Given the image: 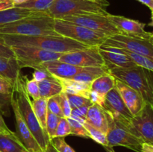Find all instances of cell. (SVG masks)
I'll list each match as a JSON object with an SVG mask.
<instances>
[{
    "instance_id": "6da1fadb",
    "label": "cell",
    "mask_w": 153,
    "mask_h": 152,
    "mask_svg": "<svg viewBox=\"0 0 153 152\" xmlns=\"http://www.w3.org/2000/svg\"><path fill=\"white\" fill-rule=\"evenodd\" d=\"M0 37L9 46H34L49 52L63 54L86 49L90 46L63 36L0 34Z\"/></svg>"
},
{
    "instance_id": "7a4b0ae2",
    "label": "cell",
    "mask_w": 153,
    "mask_h": 152,
    "mask_svg": "<svg viewBox=\"0 0 153 152\" xmlns=\"http://www.w3.org/2000/svg\"><path fill=\"white\" fill-rule=\"evenodd\" d=\"M55 18L46 13H33L0 28V34L20 36H61L54 30Z\"/></svg>"
},
{
    "instance_id": "3957f363",
    "label": "cell",
    "mask_w": 153,
    "mask_h": 152,
    "mask_svg": "<svg viewBox=\"0 0 153 152\" xmlns=\"http://www.w3.org/2000/svg\"><path fill=\"white\" fill-rule=\"evenodd\" d=\"M13 95L17 103L18 108L22 119L40 146L43 152H44L47 145L50 142V139L40 126L36 117L31 101L25 89V79L21 75L13 84Z\"/></svg>"
},
{
    "instance_id": "277c9868",
    "label": "cell",
    "mask_w": 153,
    "mask_h": 152,
    "mask_svg": "<svg viewBox=\"0 0 153 152\" xmlns=\"http://www.w3.org/2000/svg\"><path fill=\"white\" fill-rule=\"evenodd\" d=\"M116 79L139 92L146 104L153 107V72L138 66L114 68L109 70Z\"/></svg>"
},
{
    "instance_id": "5b68a950",
    "label": "cell",
    "mask_w": 153,
    "mask_h": 152,
    "mask_svg": "<svg viewBox=\"0 0 153 152\" xmlns=\"http://www.w3.org/2000/svg\"><path fill=\"white\" fill-rule=\"evenodd\" d=\"M109 3L105 1H95L91 0H55L48 14L55 19H60L65 16L82 14L108 15L106 7Z\"/></svg>"
},
{
    "instance_id": "8992f818",
    "label": "cell",
    "mask_w": 153,
    "mask_h": 152,
    "mask_svg": "<svg viewBox=\"0 0 153 152\" xmlns=\"http://www.w3.org/2000/svg\"><path fill=\"white\" fill-rule=\"evenodd\" d=\"M105 112L108 119V130L106 133L108 147L123 146L137 152H141L142 143L144 142L135 136L130 122H126L118 120L114 118L108 112Z\"/></svg>"
},
{
    "instance_id": "52a82bcc",
    "label": "cell",
    "mask_w": 153,
    "mask_h": 152,
    "mask_svg": "<svg viewBox=\"0 0 153 152\" xmlns=\"http://www.w3.org/2000/svg\"><path fill=\"white\" fill-rule=\"evenodd\" d=\"M54 30L59 35L90 46H101L108 38L105 34L59 19H55Z\"/></svg>"
},
{
    "instance_id": "ba28073f",
    "label": "cell",
    "mask_w": 153,
    "mask_h": 152,
    "mask_svg": "<svg viewBox=\"0 0 153 152\" xmlns=\"http://www.w3.org/2000/svg\"><path fill=\"white\" fill-rule=\"evenodd\" d=\"M15 54L19 67H29L34 69H43L41 64L46 61H55L63 53L49 52L34 46H10Z\"/></svg>"
},
{
    "instance_id": "9c48e42d",
    "label": "cell",
    "mask_w": 153,
    "mask_h": 152,
    "mask_svg": "<svg viewBox=\"0 0 153 152\" xmlns=\"http://www.w3.org/2000/svg\"><path fill=\"white\" fill-rule=\"evenodd\" d=\"M107 16L108 15L91 13L65 16L59 19L85 27L92 31L105 34L108 37L116 34H121L120 31L110 22Z\"/></svg>"
},
{
    "instance_id": "30bf717a",
    "label": "cell",
    "mask_w": 153,
    "mask_h": 152,
    "mask_svg": "<svg viewBox=\"0 0 153 152\" xmlns=\"http://www.w3.org/2000/svg\"><path fill=\"white\" fill-rule=\"evenodd\" d=\"M102 46L126 49L153 60V44L147 39L116 34L108 37Z\"/></svg>"
},
{
    "instance_id": "8fae6325",
    "label": "cell",
    "mask_w": 153,
    "mask_h": 152,
    "mask_svg": "<svg viewBox=\"0 0 153 152\" xmlns=\"http://www.w3.org/2000/svg\"><path fill=\"white\" fill-rule=\"evenodd\" d=\"M58 61L79 67L105 66L100 55V46H89L86 49L67 52L63 54Z\"/></svg>"
},
{
    "instance_id": "7c38bea8",
    "label": "cell",
    "mask_w": 153,
    "mask_h": 152,
    "mask_svg": "<svg viewBox=\"0 0 153 152\" xmlns=\"http://www.w3.org/2000/svg\"><path fill=\"white\" fill-rule=\"evenodd\" d=\"M135 136L144 142L153 145V107L146 104L143 110L130 121Z\"/></svg>"
},
{
    "instance_id": "4fadbf2b",
    "label": "cell",
    "mask_w": 153,
    "mask_h": 152,
    "mask_svg": "<svg viewBox=\"0 0 153 152\" xmlns=\"http://www.w3.org/2000/svg\"><path fill=\"white\" fill-rule=\"evenodd\" d=\"M10 106L13 110L15 116V121H16V133L15 134L17 136L19 139L25 146L28 151L43 152L40 146L36 141L35 138L32 135L31 131L22 119L19 113V108H18L17 103L13 94H12L11 100H10Z\"/></svg>"
},
{
    "instance_id": "5bb4252c",
    "label": "cell",
    "mask_w": 153,
    "mask_h": 152,
    "mask_svg": "<svg viewBox=\"0 0 153 152\" xmlns=\"http://www.w3.org/2000/svg\"><path fill=\"white\" fill-rule=\"evenodd\" d=\"M107 16L110 22L120 31L123 35L149 40L151 32L145 31L146 25L144 23L134 19H128L125 16L112 15L110 13H108Z\"/></svg>"
},
{
    "instance_id": "9a60e30c",
    "label": "cell",
    "mask_w": 153,
    "mask_h": 152,
    "mask_svg": "<svg viewBox=\"0 0 153 152\" xmlns=\"http://www.w3.org/2000/svg\"><path fill=\"white\" fill-rule=\"evenodd\" d=\"M102 107L114 118L122 122H129L133 117L116 87L106 95Z\"/></svg>"
},
{
    "instance_id": "2e32d148",
    "label": "cell",
    "mask_w": 153,
    "mask_h": 152,
    "mask_svg": "<svg viewBox=\"0 0 153 152\" xmlns=\"http://www.w3.org/2000/svg\"><path fill=\"white\" fill-rule=\"evenodd\" d=\"M116 78L109 73L97 77L91 84L90 100L102 107L106 95L115 87Z\"/></svg>"
},
{
    "instance_id": "e0dca14e",
    "label": "cell",
    "mask_w": 153,
    "mask_h": 152,
    "mask_svg": "<svg viewBox=\"0 0 153 152\" xmlns=\"http://www.w3.org/2000/svg\"><path fill=\"white\" fill-rule=\"evenodd\" d=\"M115 87L133 116L143 110L146 103L137 91L118 79H116Z\"/></svg>"
},
{
    "instance_id": "ac0fdd59",
    "label": "cell",
    "mask_w": 153,
    "mask_h": 152,
    "mask_svg": "<svg viewBox=\"0 0 153 152\" xmlns=\"http://www.w3.org/2000/svg\"><path fill=\"white\" fill-rule=\"evenodd\" d=\"M100 55L104 60L105 65L108 69L114 68H129L136 64L126 55L123 54L117 48L100 46Z\"/></svg>"
},
{
    "instance_id": "d6986e66",
    "label": "cell",
    "mask_w": 153,
    "mask_h": 152,
    "mask_svg": "<svg viewBox=\"0 0 153 152\" xmlns=\"http://www.w3.org/2000/svg\"><path fill=\"white\" fill-rule=\"evenodd\" d=\"M52 76L57 78L71 79L73 76L82 71L84 67L76 66L72 64L61 62L58 60L46 61L41 64Z\"/></svg>"
},
{
    "instance_id": "ffe728a7",
    "label": "cell",
    "mask_w": 153,
    "mask_h": 152,
    "mask_svg": "<svg viewBox=\"0 0 153 152\" xmlns=\"http://www.w3.org/2000/svg\"><path fill=\"white\" fill-rule=\"evenodd\" d=\"M85 122L106 134L108 130V119L106 112L101 106L93 104L88 109Z\"/></svg>"
},
{
    "instance_id": "44dd1931",
    "label": "cell",
    "mask_w": 153,
    "mask_h": 152,
    "mask_svg": "<svg viewBox=\"0 0 153 152\" xmlns=\"http://www.w3.org/2000/svg\"><path fill=\"white\" fill-rule=\"evenodd\" d=\"M20 69L16 58L0 57V77L14 83L20 75Z\"/></svg>"
},
{
    "instance_id": "7402d4cb",
    "label": "cell",
    "mask_w": 153,
    "mask_h": 152,
    "mask_svg": "<svg viewBox=\"0 0 153 152\" xmlns=\"http://www.w3.org/2000/svg\"><path fill=\"white\" fill-rule=\"evenodd\" d=\"M0 151L25 152L28 151L14 132L0 133Z\"/></svg>"
},
{
    "instance_id": "603a6c76",
    "label": "cell",
    "mask_w": 153,
    "mask_h": 152,
    "mask_svg": "<svg viewBox=\"0 0 153 152\" xmlns=\"http://www.w3.org/2000/svg\"><path fill=\"white\" fill-rule=\"evenodd\" d=\"M63 87V92L71 95H78L90 99L91 83H83L73 79L58 78Z\"/></svg>"
},
{
    "instance_id": "cb8c5ba5",
    "label": "cell",
    "mask_w": 153,
    "mask_h": 152,
    "mask_svg": "<svg viewBox=\"0 0 153 152\" xmlns=\"http://www.w3.org/2000/svg\"><path fill=\"white\" fill-rule=\"evenodd\" d=\"M38 86L40 97L47 99L52 96L59 95L63 92L62 85L60 80L52 75L38 82Z\"/></svg>"
},
{
    "instance_id": "d4e9b609",
    "label": "cell",
    "mask_w": 153,
    "mask_h": 152,
    "mask_svg": "<svg viewBox=\"0 0 153 152\" xmlns=\"http://www.w3.org/2000/svg\"><path fill=\"white\" fill-rule=\"evenodd\" d=\"M109 72H110V71L106 66L84 67L82 71L79 72L75 76H73L71 79L79 82H83V83H91L97 77Z\"/></svg>"
},
{
    "instance_id": "484cf974",
    "label": "cell",
    "mask_w": 153,
    "mask_h": 152,
    "mask_svg": "<svg viewBox=\"0 0 153 152\" xmlns=\"http://www.w3.org/2000/svg\"><path fill=\"white\" fill-rule=\"evenodd\" d=\"M35 13H38V12H33L27 9L19 8L16 7L1 10L0 11V28L6 24L19 20Z\"/></svg>"
},
{
    "instance_id": "4316f807",
    "label": "cell",
    "mask_w": 153,
    "mask_h": 152,
    "mask_svg": "<svg viewBox=\"0 0 153 152\" xmlns=\"http://www.w3.org/2000/svg\"><path fill=\"white\" fill-rule=\"evenodd\" d=\"M47 101V98H41V97L31 101L33 110L35 113L36 117H37L40 126L42 127L46 134H47L46 133V118H47L48 113Z\"/></svg>"
},
{
    "instance_id": "83f0119b",
    "label": "cell",
    "mask_w": 153,
    "mask_h": 152,
    "mask_svg": "<svg viewBox=\"0 0 153 152\" xmlns=\"http://www.w3.org/2000/svg\"><path fill=\"white\" fill-rule=\"evenodd\" d=\"M55 0H27L15 7L24 8L33 12H41L48 14V10Z\"/></svg>"
},
{
    "instance_id": "f1b7e54d",
    "label": "cell",
    "mask_w": 153,
    "mask_h": 152,
    "mask_svg": "<svg viewBox=\"0 0 153 152\" xmlns=\"http://www.w3.org/2000/svg\"><path fill=\"white\" fill-rule=\"evenodd\" d=\"M119 50L123 54L128 56L137 66L153 72V60L147 58V57L142 56V55H137V54L134 53V52L127 51L126 49H119Z\"/></svg>"
},
{
    "instance_id": "f546056e",
    "label": "cell",
    "mask_w": 153,
    "mask_h": 152,
    "mask_svg": "<svg viewBox=\"0 0 153 152\" xmlns=\"http://www.w3.org/2000/svg\"><path fill=\"white\" fill-rule=\"evenodd\" d=\"M83 125L89 134L90 138L92 139L93 140L97 142L99 144L102 145L105 147H108L107 137H106V134L105 133H103L102 131L97 129V128H94L90 124L87 123L86 122H85Z\"/></svg>"
},
{
    "instance_id": "4dcf8cb0",
    "label": "cell",
    "mask_w": 153,
    "mask_h": 152,
    "mask_svg": "<svg viewBox=\"0 0 153 152\" xmlns=\"http://www.w3.org/2000/svg\"><path fill=\"white\" fill-rule=\"evenodd\" d=\"M61 118L60 116L48 111L47 118H46V133L50 140L55 138V131L61 120Z\"/></svg>"
},
{
    "instance_id": "1f68e13d",
    "label": "cell",
    "mask_w": 153,
    "mask_h": 152,
    "mask_svg": "<svg viewBox=\"0 0 153 152\" xmlns=\"http://www.w3.org/2000/svg\"><path fill=\"white\" fill-rule=\"evenodd\" d=\"M67 120L70 125L72 135H76L77 137H83V138H90L89 134L87 131L83 124L71 117L67 118Z\"/></svg>"
},
{
    "instance_id": "d6a6232c",
    "label": "cell",
    "mask_w": 153,
    "mask_h": 152,
    "mask_svg": "<svg viewBox=\"0 0 153 152\" xmlns=\"http://www.w3.org/2000/svg\"><path fill=\"white\" fill-rule=\"evenodd\" d=\"M24 79H25V89L29 97H31L32 100H36L40 98L38 82L33 78L28 80L26 77H24Z\"/></svg>"
},
{
    "instance_id": "836d02e7",
    "label": "cell",
    "mask_w": 153,
    "mask_h": 152,
    "mask_svg": "<svg viewBox=\"0 0 153 152\" xmlns=\"http://www.w3.org/2000/svg\"><path fill=\"white\" fill-rule=\"evenodd\" d=\"M67 95L72 110L77 108V107H82V106H91L94 104L90 99L85 98L83 96H81V95H71V94H67Z\"/></svg>"
},
{
    "instance_id": "e575fe53",
    "label": "cell",
    "mask_w": 153,
    "mask_h": 152,
    "mask_svg": "<svg viewBox=\"0 0 153 152\" xmlns=\"http://www.w3.org/2000/svg\"><path fill=\"white\" fill-rule=\"evenodd\" d=\"M71 134V128L67 118L61 117L56 131H55V138L56 137H65Z\"/></svg>"
},
{
    "instance_id": "d590c367",
    "label": "cell",
    "mask_w": 153,
    "mask_h": 152,
    "mask_svg": "<svg viewBox=\"0 0 153 152\" xmlns=\"http://www.w3.org/2000/svg\"><path fill=\"white\" fill-rule=\"evenodd\" d=\"M47 107L48 111L51 112L52 113L60 116V117H64L62 111H61V106H60L59 95H55V96L48 98Z\"/></svg>"
},
{
    "instance_id": "8d00e7d4",
    "label": "cell",
    "mask_w": 153,
    "mask_h": 152,
    "mask_svg": "<svg viewBox=\"0 0 153 152\" xmlns=\"http://www.w3.org/2000/svg\"><path fill=\"white\" fill-rule=\"evenodd\" d=\"M50 142L58 152H76L71 146L67 144L64 137L54 138L50 140Z\"/></svg>"
},
{
    "instance_id": "74e56055",
    "label": "cell",
    "mask_w": 153,
    "mask_h": 152,
    "mask_svg": "<svg viewBox=\"0 0 153 152\" xmlns=\"http://www.w3.org/2000/svg\"><path fill=\"white\" fill-rule=\"evenodd\" d=\"M91 106L85 105L82 106V107H77L72 110L71 116L70 117L73 119H76L78 122H81L82 124H84L85 122V119H86L87 113H88V109Z\"/></svg>"
},
{
    "instance_id": "f35d334b",
    "label": "cell",
    "mask_w": 153,
    "mask_h": 152,
    "mask_svg": "<svg viewBox=\"0 0 153 152\" xmlns=\"http://www.w3.org/2000/svg\"><path fill=\"white\" fill-rule=\"evenodd\" d=\"M60 98V106H61V111H62L63 116L65 118H69L71 116L72 108L70 107V102H69L67 95L65 92H62L59 94Z\"/></svg>"
},
{
    "instance_id": "ab89813d",
    "label": "cell",
    "mask_w": 153,
    "mask_h": 152,
    "mask_svg": "<svg viewBox=\"0 0 153 152\" xmlns=\"http://www.w3.org/2000/svg\"><path fill=\"white\" fill-rule=\"evenodd\" d=\"M13 84L10 80L0 77V93L12 95L13 92Z\"/></svg>"
},
{
    "instance_id": "60d3db41",
    "label": "cell",
    "mask_w": 153,
    "mask_h": 152,
    "mask_svg": "<svg viewBox=\"0 0 153 152\" xmlns=\"http://www.w3.org/2000/svg\"><path fill=\"white\" fill-rule=\"evenodd\" d=\"M12 95H7L0 93V113L4 115L9 114L10 100Z\"/></svg>"
},
{
    "instance_id": "b9f144b4",
    "label": "cell",
    "mask_w": 153,
    "mask_h": 152,
    "mask_svg": "<svg viewBox=\"0 0 153 152\" xmlns=\"http://www.w3.org/2000/svg\"><path fill=\"white\" fill-rule=\"evenodd\" d=\"M0 57L4 58H16L13 49L10 46L5 44L4 40L0 37Z\"/></svg>"
},
{
    "instance_id": "7bdbcfd3",
    "label": "cell",
    "mask_w": 153,
    "mask_h": 152,
    "mask_svg": "<svg viewBox=\"0 0 153 152\" xmlns=\"http://www.w3.org/2000/svg\"><path fill=\"white\" fill-rule=\"evenodd\" d=\"M35 71L33 72V79L36 80L37 82H40L42 80H45L46 78H47L48 77L51 76L52 75L46 69H34Z\"/></svg>"
},
{
    "instance_id": "ee69618b",
    "label": "cell",
    "mask_w": 153,
    "mask_h": 152,
    "mask_svg": "<svg viewBox=\"0 0 153 152\" xmlns=\"http://www.w3.org/2000/svg\"><path fill=\"white\" fill-rule=\"evenodd\" d=\"M14 7L15 4L12 0H0V11Z\"/></svg>"
},
{
    "instance_id": "f6af8a7d",
    "label": "cell",
    "mask_w": 153,
    "mask_h": 152,
    "mask_svg": "<svg viewBox=\"0 0 153 152\" xmlns=\"http://www.w3.org/2000/svg\"><path fill=\"white\" fill-rule=\"evenodd\" d=\"M10 131H11L7 128L5 122H4V119H3L2 116H1V113H0V133H9L10 132Z\"/></svg>"
},
{
    "instance_id": "bcb514c9",
    "label": "cell",
    "mask_w": 153,
    "mask_h": 152,
    "mask_svg": "<svg viewBox=\"0 0 153 152\" xmlns=\"http://www.w3.org/2000/svg\"><path fill=\"white\" fill-rule=\"evenodd\" d=\"M141 152H153V145L148 142H143L141 145Z\"/></svg>"
},
{
    "instance_id": "7dc6e473",
    "label": "cell",
    "mask_w": 153,
    "mask_h": 152,
    "mask_svg": "<svg viewBox=\"0 0 153 152\" xmlns=\"http://www.w3.org/2000/svg\"><path fill=\"white\" fill-rule=\"evenodd\" d=\"M137 1L147 6L151 10H153V0H137Z\"/></svg>"
},
{
    "instance_id": "c3c4849f",
    "label": "cell",
    "mask_w": 153,
    "mask_h": 152,
    "mask_svg": "<svg viewBox=\"0 0 153 152\" xmlns=\"http://www.w3.org/2000/svg\"><path fill=\"white\" fill-rule=\"evenodd\" d=\"M44 152H58V151H57L56 149L53 147V145L51 144V142H49V144L47 145V146H46V151H45Z\"/></svg>"
},
{
    "instance_id": "681fc988",
    "label": "cell",
    "mask_w": 153,
    "mask_h": 152,
    "mask_svg": "<svg viewBox=\"0 0 153 152\" xmlns=\"http://www.w3.org/2000/svg\"><path fill=\"white\" fill-rule=\"evenodd\" d=\"M12 1H13V3H14L15 6H16V5H17V4H21V3L25 2V1H26L27 0H12Z\"/></svg>"
},
{
    "instance_id": "f907efd6",
    "label": "cell",
    "mask_w": 153,
    "mask_h": 152,
    "mask_svg": "<svg viewBox=\"0 0 153 152\" xmlns=\"http://www.w3.org/2000/svg\"><path fill=\"white\" fill-rule=\"evenodd\" d=\"M151 19H152V22L149 24L150 26H153V10H151Z\"/></svg>"
},
{
    "instance_id": "816d5d0a",
    "label": "cell",
    "mask_w": 153,
    "mask_h": 152,
    "mask_svg": "<svg viewBox=\"0 0 153 152\" xmlns=\"http://www.w3.org/2000/svg\"><path fill=\"white\" fill-rule=\"evenodd\" d=\"M106 150L108 151V152H115L112 149V148H108V147H105Z\"/></svg>"
},
{
    "instance_id": "f5cc1de1",
    "label": "cell",
    "mask_w": 153,
    "mask_h": 152,
    "mask_svg": "<svg viewBox=\"0 0 153 152\" xmlns=\"http://www.w3.org/2000/svg\"><path fill=\"white\" fill-rule=\"evenodd\" d=\"M149 40H150L151 43H152L153 44V31H152V32H151L150 37H149Z\"/></svg>"
},
{
    "instance_id": "db71d44e",
    "label": "cell",
    "mask_w": 153,
    "mask_h": 152,
    "mask_svg": "<svg viewBox=\"0 0 153 152\" xmlns=\"http://www.w3.org/2000/svg\"><path fill=\"white\" fill-rule=\"evenodd\" d=\"M91 1H105L106 0H91Z\"/></svg>"
},
{
    "instance_id": "11a10c76",
    "label": "cell",
    "mask_w": 153,
    "mask_h": 152,
    "mask_svg": "<svg viewBox=\"0 0 153 152\" xmlns=\"http://www.w3.org/2000/svg\"><path fill=\"white\" fill-rule=\"evenodd\" d=\"M25 152H30V151H25Z\"/></svg>"
},
{
    "instance_id": "9f6ffc18",
    "label": "cell",
    "mask_w": 153,
    "mask_h": 152,
    "mask_svg": "<svg viewBox=\"0 0 153 152\" xmlns=\"http://www.w3.org/2000/svg\"><path fill=\"white\" fill-rule=\"evenodd\" d=\"M0 152H1V151H0Z\"/></svg>"
}]
</instances>
